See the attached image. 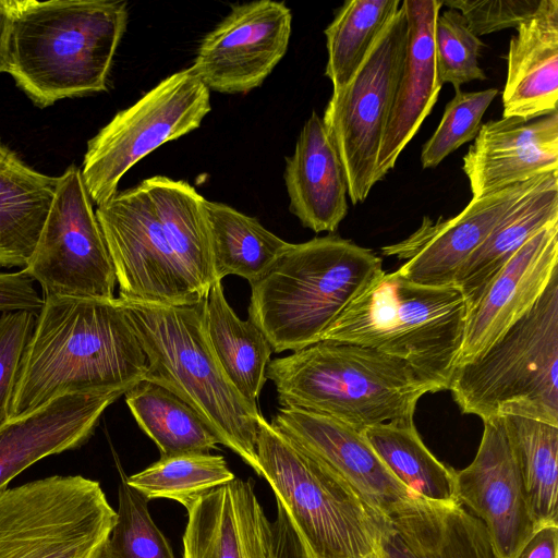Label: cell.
Here are the masks:
<instances>
[{"label": "cell", "mask_w": 558, "mask_h": 558, "mask_svg": "<svg viewBox=\"0 0 558 558\" xmlns=\"http://www.w3.org/2000/svg\"><path fill=\"white\" fill-rule=\"evenodd\" d=\"M547 174L472 198L461 213L449 219L433 221L425 217L415 232L401 242L384 246L383 254L405 259L398 271L412 282L454 284L464 262L513 206Z\"/></svg>", "instance_id": "cell-17"}, {"label": "cell", "mask_w": 558, "mask_h": 558, "mask_svg": "<svg viewBox=\"0 0 558 558\" xmlns=\"http://www.w3.org/2000/svg\"><path fill=\"white\" fill-rule=\"evenodd\" d=\"M272 558H306V556L294 535L289 532H277Z\"/></svg>", "instance_id": "cell-43"}, {"label": "cell", "mask_w": 558, "mask_h": 558, "mask_svg": "<svg viewBox=\"0 0 558 558\" xmlns=\"http://www.w3.org/2000/svg\"><path fill=\"white\" fill-rule=\"evenodd\" d=\"M186 511L183 558L274 557V525L251 480L235 477Z\"/></svg>", "instance_id": "cell-21"}, {"label": "cell", "mask_w": 558, "mask_h": 558, "mask_svg": "<svg viewBox=\"0 0 558 558\" xmlns=\"http://www.w3.org/2000/svg\"><path fill=\"white\" fill-rule=\"evenodd\" d=\"M119 296L167 305L202 302L216 281L203 207L183 196L153 202L143 182L95 211Z\"/></svg>", "instance_id": "cell-2"}, {"label": "cell", "mask_w": 558, "mask_h": 558, "mask_svg": "<svg viewBox=\"0 0 558 558\" xmlns=\"http://www.w3.org/2000/svg\"><path fill=\"white\" fill-rule=\"evenodd\" d=\"M209 343L238 391L257 405L274 352L264 332L248 318L242 320L226 300L222 281H215L204 303Z\"/></svg>", "instance_id": "cell-28"}, {"label": "cell", "mask_w": 558, "mask_h": 558, "mask_svg": "<svg viewBox=\"0 0 558 558\" xmlns=\"http://www.w3.org/2000/svg\"><path fill=\"white\" fill-rule=\"evenodd\" d=\"M462 170L472 198L558 172V112L530 121L502 117L482 124Z\"/></svg>", "instance_id": "cell-19"}, {"label": "cell", "mask_w": 558, "mask_h": 558, "mask_svg": "<svg viewBox=\"0 0 558 558\" xmlns=\"http://www.w3.org/2000/svg\"><path fill=\"white\" fill-rule=\"evenodd\" d=\"M473 461L456 472V495L485 525L497 558H515L536 532L504 417L483 421Z\"/></svg>", "instance_id": "cell-15"}, {"label": "cell", "mask_w": 558, "mask_h": 558, "mask_svg": "<svg viewBox=\"0 0 558 558\" xmlns=\"http://www.w3.org/2000/svg\"><path fill=\"white\" fill-rule=\"evenodd\" d=\"M1 146H2V145H1V142H0V148H1Z\"/></svg>", "instance_id": "cell-44"}, {"label": "cell", "mask_w": 558, "mask_h": 558, "mask_svg": "<svg viewBox=\"0 0 558 558\" xmlns=\"http://www.w3.org/2000/svg\"><path fill=\"white\" fill-rule=\"evenodd\" d=\"M400 0H348L326 27L325 75L332 92L342 89L362 64L374 41L401 7Z\"/></svg>", "instance_id": "cell-33"}, {"label": "cell", "mask_w": 558, "mask_h": 558, "mask_svg": "<svg viewBox=\"0 0 558 558\" xmlns=\"http://www.w3.org/2000/svg\"><path fill=\"white\" fill-rule=\"evenodd\" d=\"M383 271L380 257L340 236L289 243L251 284L248 318L272 351H299L319 342L350 302Z\"/></svg>", "instance_id": "cell-7"}, {"label": "cell", "mask_w": 558, "mask_h": 558, "mask_svg": "<svg viewBox=\"0 0 558 558\" xmlns=\"http://www.w3.org/2000/svg\"><path fill=\"white\" fill-rule=\"evenodd\" d=\"M408 40L395 100L375 165V182L395 167L438 99L435 24L444 1L403 0Z\"/></svg>", "instance_id": "cell-22"}, {"label": "cell", "mask_w": 558, "mask_h": 558, "mask_svg": "<svg viewBox=\"0 0 558 558\" xmlns=\"http://www.w3.org/2000/svg\"><path fill=\"white\" fill-rule=\"evenodd\" d=\"M205 209L216 281L234 275L252 284L289 245L256 218L227 204L205 199Z\"/></svg>", "instance_id": "cell-29"}, {"label": "cell", "mask_w": 558, "mask_h": 558, "mask_svg": "<svg viewBox=\"0 0 558 558\" xmlns=\"http://www.w3.org/2000/svg\"><path fill=\"white\" fill-rule=\"evenodd\" d=\"M117 520L100 558H175L154 522L148 500L123 476L118 489Z\"/></svg>", "instance_id": "cell-35"}, {"label": "cell", "mask_w": 558, "mask_h": 558, "mask_svg": "<svg viewBox=\"0 0 558 558\" xmlns=\"http://www.w3.org/2000/svg\"><path fill=\"white\" fill-rule=\"evenodd\" d=\"M120 299L147 357L143 380L187 403L219 444L260 476L256 439L262 414L233 386L209 343L204 324L206 298L192 305Z\"/></svg>", "instance_id": "cell-4"}, {"label": "cell", "mask_w": 558, "mask_h": 558, "mask_svg": "<svg viewBox=\"0 0 558 558\" xmlns=\"http://www.w3.org/2000/svg\"><path fill=\"white\" fill-rule=\"evenodd\" d=\"M291 31L292 13L284 2L236 4L202 39L190 68L209 90L246 94L283 58Z\"/></svg>", "instance_id": "cell-14"}, {"label": "cell", "mask_w": 558, "mask_h": 558, "mask_svg": "<svg viewBox=\"0 0 558 558\" xmlns=\"http://www.w3.org/2000/svg\"><path fill=\"white\" fill-rule=\"evenodd\" d=\"M256 452L263 476L307 558H377L376 515L336 473L262 415Z\"/></svg>", "instance_id": "cell-9"}, {"label": "cell", "mask_w": 558, "mask_h": 558, "mask_svg": "<svg viewBox=\"0 0 558 558\" xmlns=\"http://www.w3.org/2000/svg\"><path fill=\"white\" fill-rule=\"evenodd\" d=\"M23 353L9 421L75 392H126L144 379L146 354L121 299L43 296Z\"/></svg>", "instance_id": "cell-1"}, {"label": "cell", "mask_w": 558, "mask_h": 558, "mask_svg": "<svg viewBox=\"0 0 558 558\" xmlns=\"http://www.w3.org/2000/svg\"><path fill=\"white\" fill-rule=\"evenodd\" d=\"M502 117L525 121L557 112L558 0H541L509 44Z\"/></svg>", "instance_id": "cell-25"}, {"label": "cell", "mask_w": 558, "mask_h": 558, "mask_svg": "<svg viewBox=\"0 0 558 558\" xmlns=\"http://www.w3.org/2000/svg\"><path fill=\"white\" fill-rule=\"evenodd\" d=\"M125 403L160 457L209 452L219 444L199 415L168 389L141 380L125 393Z\"/></svg>", "instance_id": "cell-31"}, {"label": "cell", "mask_w": 558, "mask_h": 558, "mask_svg": "<svg viewBox=\"0 0 558 558\" xmlns=\"http://www.w3.org/2000/svg\"><path fill=\"white\" fill-rule=\"evenodd\" d=\"M126 24L122 0H13L7 73L39 108L104 92Z\"/></svg>", "instance_id": "cell-3"}, {"label": "cell", "mask_w": 558, "mask_h": 558, "mask_svg": "<svg viewBox=\"0 0 558 558\" xmlns=\"http://www.w3.org/2000/svg\"><path fill=\"white\" fill-rule=\"evenodd\" d=\"M36 314L19 311L0 315V428L10 418L19 367L34 330Z\"/></svg>", "instance_id": "cell-38"}, {"label": "cell", "mask_w": 558, "mask_h": 558, "mask_svg": "<svg viewBox=\"0 0 558 558\" xmlns=\"http://www.w3.org/2000/svg\"><path fill=\"white\" fill-rule=\"evenodd\" d=\"M13 0H0V73L8 70V43Z\"/></svg>", "instance_id": "cell-42"}, {"label": "cell", "mask_w": 558, "mask_h": 558, "mask_svg": "<svg viewBox=\"0 0 558 558\" xmlns=\"http://www.w3.org/2000/svg\"><path fill=\"white\" fill-rule=\"evenodd\" d=\"M376 521L378 558H497L483 522L460 504L417 498Z\"/></svg>", "instance_id": "cell-23"}, {"label": "cell", "mask_w": 558, "mask_h": 558, "mask_svg": "<svg viewBox=\"0 0 558 558\" xmlns=\"http://www.w3.org/2000/svg\"><path fill=\"white\" fill-rule=\"evenodd\" d=\"M557 274L558 220H555L520 247L468 311L458 365L480 356L521 319Z\"/></svg>", "instance_id": "cell-18"}, {"label": "cell", "mask_w": 558, "mask_h": 558, "mask_svg": "<svg viewBox=\"0 0 558 558\" xmlns=\"http://www.w3.org/2000/svg\"><path fill=\"white\" fill-rule=\"evenodd\" d=\"M210 90L191 68L178 71L119 111L87 143L82 178L97 206L117 192L122 177L165 143L199 128L210 111Z\"/></svg>", "instance_id": "cell-11"}, {"label": "cell", "mask_w": 558, "mask_h": 558, "mask_svg": "<svg viewBox=\"0 0 558 558\" xmlns=\"http://www.w3.org/2000/svg\"><path fill=\"white\" fill-rule=\"evenodd\" d=\"M362 434L390 473L415 496L434 502L459 504L457 471L428 450L414 422L379 424L365 428Z\"/></svg>", "instance_id": "cell-30"}, {"label": "cell", "mask_w": 558, "mask_h": 558, "mask_svg": "<svg viewBox=\"0 0 558 558\" xmlns=\"http://www.w3.org/2000/svg\"><path fill=\"white\" fill-rule=\"evenodd\" d=\"M117 520L99 482L52 475L0 494V558H100Z\"/></svg>", "instance_id": "cell-10"}, {"label": "cell", "mask_w": 558, "mask_h": 558, "mask_svg": "<svg viewBox=\"0 0 558 558\" xmlns=\"http://www.w3.org/2000/svg\"><path fill=\"white\" fill-rule=\"evenodd\" d=\"M541 0H458L444 5L458 10L476 36L518 27L538 8Z\"/></svg>", "instance_id": "cell-39"}, {"label": "cell", "mask_w": 558, "mask_h": 558, "mask_svg": "<svg viewBox=\"0 0 558 558\" xmlns=\"http://www.w3.org/2000/svg\"><path fill=\"white\" fill-rule=\"evenodd\" d=\"M558 525L537 530L524 544L515 558H557Z\"/></svg>", "instance_id": "cell-41"}, {"label": "cell", "mask_w": 558, "mask_h": 558, "mask_svg": "<svg viewBox=\"0 0 558 558\" xmlns=\"http://www.w3.org/2000/svg\"><path fill=\"white\" fill-rule=\"evenodd\" d=\"M378 558V557H377Z\"/></svg>", "instance_id": "cell-45"}, {"label": "cell", "mask_w": 558, "mask_h": 558, "mask_svg": "<svg viewBox=\"0 0 558 558\" xmlns=\"http://www.w3.org/2000/svg\"><path fill=\"white\" fill-rule=\"evenodd\" d=\"M407 40L408 22L401 3L349 83L332 92L322 118L339 154L353 205L363 203L376 184V159L401 75Z\"/></svg>", "instance_id": "cell-12"}, {"label": "cell", "mask_w": 558, "mask_h": 558, "mask_svg": "<svg viewBox=\"0 0 558 558\" xmlns=\"http://www.w3.org/2000/svg\"><path fill=\"white\" fill-rule=\"evenodd\" d=\"M555 220H558V172L548 173L523 196L460 267L454 284L462 290L468 311L520 247Z\"/></svg>", "instance_id": "cell-27"}, {"label": "cell", "mask_w": 558, "mask_h": 558, "mask_svg": "<svg viewBox=\"0 0 558 558\" xmlns=\"http://www.w3.org/2000/svg\"><path fill=\"white\" fill-rule=\"evenodd\" d=\"M434 39L437 73L441 84L449 83L458 90L462 84L487 78L478 65L483 43L458 10L448 8L438 14Z\"/></svg>", "instance_id": "cell-36"}, {"label": "cell", "mask_w": 558, "mask_h": 558, "mask_svg": "<svg viewBox=\"0 0 558 558\" xmlns=\"http://www.w3.org/2000/svg\"><path fill=\"white\" fill-rule=\"evenodd\" d=\"M270 424L341 477L376 517L417 499L387 469L361 432L326 415L280 407Z\"/></svg>", "instance_id": "cell-16"}, {"label": "cell", "mask_w": 558, "mask_h": 558, "mask_svg": "<svg viewBox=\"0 0 558 558\" xmlns=\"http://www.w3.org/2000/svg\"><path fill=\"white\" fill-rule=\"evenodd\" d=\"M497 94L496 88L481 92L454 90V96L446 105L437 129L423 145L422 167H437L461 145L474 140L482 126V118Z\"/></svg>", "instance_id": "cell-37"}, {"label": "cell", "mask_w": 558, "mask_h": 558, "mask_svg": "<svg viewBox=\"0 0 558 558\" xmlns=\"http://www.w3.org/2000/svg\"><path fill=\"white\" fill-rule=\"evenodd\" d=\"M23 270L40 284L44 296L114 298V268L77 166L58 177L47 219Z\"/></svg>", "instance_id": "cell-13"}, {"label": "cell", "mask_w": 558, "mask_h": 558, "mask_svg": "<svg viewBox=\"0 0 558 558\" xmlns=\"http://www.w3.org/2000/svg\"><path fill=\"white\" fill-rule=\"evenodd\" d=\"M124 393H68L9 421L0 428V494L35 462L87 442L105 410Z\"/></svg>", "instance_id": "cell-20"}, {"label": "cell", "mask_w": 558, "mask_h": 558, "mask_svg": "<svg viewBox=\"0 0 558 558\" xmlns=\"http://www.w3.org/2000/svg\"><path fill=\"white\" fill-rule=\"evenodd\" d=\"M448 390L483 421L521 416L558 426V274L480 356L456 366Z\"/></svg>", "instance_id": "cell-8"}, {"label": "cell", "mask_w": 558, "mask_h": 558, "mask_svg": "<svg viewBox=\"0 0 558 558\" xmlns=\"http://www.w3.org/2000/svg\"><path fill=\"white\" fill-rule=\"evenodd\" d=\"M535 530L558 525V426L504 417Z\"/></svg>", "instance_id": "cell-32"}, {"label": "cell", "mask_w": 558, "mask_h": 558, "mask_svg": "<svg viewBox=\"0 0 558 558\" xmlns=\"http://www.w3.org/2000/svg\"><path fill=\"white\" fill-rule=\"evenodd\" d=\"M266 377L280 407L326 415L361 433L379 424L413 422L417 401L435 392L403 361L329 340L270 361Z\"/></svg>", "instance_id": "cell-5"}, {"label": "cell", "mask_w": 558, "mask_h": 558, "mask_svg": "<svg viewBox=\"0 0 558 558\" xmlns=\"http://www.w3.org/2000/svg\"><path fill=\"white\" fill-rule=\"evenodd\" d=\"M58 177L24 163L0 148V268H25L47 219Z\"/></svg>", "instance_id": "cell-26"}, {"label": "cell", "mask_w": 558, "mask_h": 558, "mask_svg": "<svg viewBox=\"0 0 558 558\" xmlns=\"http://www.w3.org/2000/svg\"><path fill=\"white\" fill-rule=\"evenodd\" d=\"M289 209L303 227L333 232L348 214V187L339 154L323 119L313 111L293 154L286 159Z\"/></svg>", "instance_id": "cell-24"}, {"label": "cell", "mask_w": 558, "mask_h": 558, "mask_svg": "<svg viewBox=\"0 0 558 558\" xmlns=\"http://www.w3.org/2000/svg\"><path fill=\"white\" fill-rule=\"evenodd\" d=\"M468 304L456 284L423 286L383 271L324 331L320 341L374 349L407 363L435 392L459 363Z\"/></svg>", "instance_id": "cell-6"}, {"label": "cell", "mask_w": 558, "mask_h": 558, "mask_svg": "<svg viewBox=\"0 0 558 558\" xmlns=\"http://www.w3.org/2000/svg\"><path fill=\"white\" fill-rule=\"evenodd\" d=\"M234 478L222 456L187 452L160 457L145 470L126 476V482L148 501L170 499L187 510L204 495Z\"/></svg>", "instance_id": "cell-34"}, {"label": "cell", "mask_w": 558, "mask_h": 558, "mask_svg": "<svg viewBox=\"0 0 558 558\" xmlns=\"http://www.w3.org/2000/svg\"><path fill=\"white\" fill-rule=\"evenodd\" d=\"M44 298L34 287V280L23 270L0 271V312L26 311L38 315Z\"/></svg>", "instance_id": "cell-40"}]
</instances>
